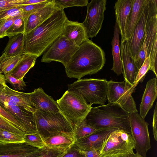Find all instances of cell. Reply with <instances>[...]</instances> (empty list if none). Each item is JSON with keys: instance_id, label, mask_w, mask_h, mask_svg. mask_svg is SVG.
Segmentation results:
<instances>
[{"instance_id": "1", "label": "cell", "mask_w": 157, "mask_h": 157, "mask_svg": "<svg viewBox=\"0 0 157 157\" xmlns=\"http://www.w3.org/2000/svg\"><path fill=\"white\" fill-rule=\"evenodd\" d=\"M68 19L64 10L58 9L43 23L24 34V53L40 56L62 35Z\"/></svg>"}, {"instance_id": "2", "label": "cell", "mask_w": 157, "mask_h": 157, "mask_svg": "<svg viewBox=\"0 0 157 157\" xmlns=\"http://www.w3.org/2000/svg\"><path fill=\"white\" fill-rule=\"evenodd\" d=\"M105 54L99 46L89 39L78 47L65 67L67 76L78 79L95 74L105 63Z\"/></svg>"}, {"instance_id": "3", "label": "cell", "mask_w": 157, "mask_h": 157, "mask_svg": "<svg viewBox=\"0 0 157 157\" xmlns=\"http://www.w3.org/2000/svg\"><path fill=\"white\" fill-rule=\"evenodd\" d=\"M85 121L97 129L115 128L131 134L129 113L116 103L92 107Z\"/></svg>"}, {"instance_id": "4", "label": "cell", "mask_w": 157, "mask_h": 157, "mask_svg": "<svg viewBox=\"0 0 157 157\" xmlns=\"http://www.w3.org/2000/svg\"><path fill=\"white\" fill-rule=\"evenodd\" d=\"M107 82L105 79H78L67 85V90L80 96L91 106L94 104L103 105L107 100Z\"/></svg>"}, {"instance_id": "5", "label": "cell", "mask_w": 157, "mask_h": 157, "mask_svg": "<svg viewBox=\"0 0 157 157\" xmlns=\"http://www.w3.org/2000/svg\"><path fill=\"white\" fill-rule=\"evenodd\" d=\"M33 115L37 132L44 139L59 132L75 133V124L61 112L53 113L36 110Z\"/></svg>"}, {"instance_id": "6", "label": "cell", "mask_w": 157, "mask_h": 157, "mask_svg": "<svg viewBox=\"0 0 157 157\" xmlns=\"http://www.w3.org/2000/svg\"><path fill=\"white\" fill-rule=\"evenodd\" d=\"M135 149L131 134L117 129L106 140L99 151V157H127L134 153Z\"/></svg>"}, {"instance_id": "7", "label": "cell", "mask_w": 157, "mask_h": 157, "mask_svg": "<svg viewBox=\"0 0 157 157\" xmlns=\"http://www.w3.org/2000/svg\"><path fill=\"white\" fill-rule=\"evenodd\" d=\"M136 87L124 80L122 82H107V100L108 102L116 103L128 113L138 112L132 94Z\"/></svg>"}, {"instance_id": "8", "label": "cell", "mask_w": 157, "mask_h": 157, "mask_svg": "<svg viewBox=\"0 0 157 157\" xmlns=\"http://www.w3.org/2000/svg\"><path fill=\"white\" fill-rule=\"evenodd\" d=\"M56 101L61 112L75 124L84 119L92 107L81 97L67 90Z\"/></svg>"}, {"instance_id": "9", "label": "cell", "mask_w": 157, "mask_h": 157, "mask_svg": "<svg viewBox=\"0 0 157 157\" xmlns=\"http://www.w3.org/2000/svg\"><path fill=\"white\" fill-rule=\"evenodd\" d=\"M78 47L61 35L45 51L41 61L46 63L58 62L65 67Z\"/></svg>"}, {"instance_id": "10", "label": "cell", "mask_w": 157, "mask_h": 157, "mask_svg": "<svg viewBox=\"0 0 157 157\" xmlns=\"http://www.w3.org/2000/svg\"><path fill=\"white\" fill-rule=\"evenodd\" d=\"M131 135L134 142L136 153L142 157H146L151 148L148 123L138 112L129 113Z\"/></svg>"}, {"instance_id": "11", "label": "cell", "mask_w": 157, "mask_h": 157, "mask_svg": "<svg viewBox=\"0 0 157 157\" xmlns=\"http://www.w3.org/2000/svg\"><path fill=\"white\" fill-rule=\"evenodd\" d=\"M106 2V0H92L86 6L87 13L82 23L88 38L96 37L101 28Z\"/></svg>"}, {"instance_id": "12", "label": "cell", "mask_w": 157, "mask_h": 157, "mask_svg": "<svg viewBox=\"0 0 157 157\" xmlns=\"http://www.w3.org/2000/svg\"><path fill=\"white\" fill-rule=\"evenodd\" d=\"M0 105L21 122L25 133L37 132L33 113L18 105L1 92Z\"/></svg>"}, {"instance_id": "13", "label": "cell", "mask_w": 157, "mask_h": 157, "mask_svg": "<svg viewBox=\"0 0 157 157\" xmlns=\"http://www.w3.org/2000/svg\"><path fill=\"white\" fill-rule=\"evenodd\" d=\"M148 13L147 0H145L143 10L131 37L126 40L128 54L134 59L136 60L144 37L145 25Z\"/></svg>"}, {"instance_id": "14", "label": "cell", "mask_w": 157, "mask_h": 157, "mask_svg": "<svg viewBox=\"0 0 157 157\" xmlns=\"http://www.w3.org/2000/svg\"><path fill=\"white\" fill-rule=\"evenodd\" d=\"M43 149L34 147L25 142L0 143V157H40Z\"/></svg>"}, {"instance_id": "15", "label": "cell", "mask_w": 157, "mask_h": 157, "mask_svg": "<svg viewBox=\"0 0 157 157\" xmlns=\"http://www.w3.org/2000/svg\"><path fill=\"white\" fill-rule=\"evenodd\" d=\"M117 129L115 128L99 129L77 141L75 144L82 151L91 150L99 151L110 134Z\"/></svg>"}, {"instance_id": "16", "label": "cell", "mask_w": 157, "mask_h": 157, "mask_svg": "<svg viewBox=\"0 0 157 157\" xmlns=\"http://www.w3.org/2000/svg\"><path fill=\"white\" fill-rule=\"evenodd\" d=\"M29 93L30 100L36 110L53 113L61 112L57 102L46 94L42 88L35 89Z\"/></svg>"}, {"instance_id": "17", "label": "cell", "mask_w": 157, "mask_h": 157, "mask_svg": "<svg viewBox=\"0 0 157 157\" xmlns=\"http://www.w3.org/2000/svg\"><path fill=\"white\" fill-rule=\"evenodd\" d=\"M133 0H118L115 3L114 9L116 22L121 36V41L126 40V32L129 17Z\"/></svg>"}, {"instance_id": "18", "label": "cell", "mask_w": 157, "mask_h": 157, "mask_svg": "<svg viewBox=\"0 0 157 157\" xmlns=\"http://www.w3.org/2000/svg\"><path fill=\"white\" fill-rule=\"evenodd\" d=\"M120 49L122 68L124 80L133 86L139 69L134 59L129 56L126 41H121Z\"/></svg>"}, {"instance_id": "19", "label": "cell", "mask_w": 157, "mask_h": 157, "mask_svg": "<svg viewBox=\"0 0 157 157\" xmlns=\"http://www.w3.org/2000/svg\"><path fill=\"white\" fill-rule=\"evenodd\" d=\"M54 0L44 7L31 14L26 21L24 34H26L39 25L50 17L58 9Z\"/></svg>"}, {"instance_id": "20", "label": "cell", "mask_w": 157, "mask_h": 157, "mask_svg": "<svg viewBox=\"0 0 157 157\" xmlns=\"http://www.w3.org/2000/svg\"><path fill=\"white\" fill-rule=\"evenodd\" d=\"M46 147L55 150L65 151L75 144L74 133L59 132L44 139Z\"/></svg>"}, {"instance_id": "21", "label": "cell", "mask_w": 157, "mask_h": 157, "mask_svg": "<svg viewBox=\"0 0 157 157\" xmlns=\"http://www.w3.org/2000/svg\"><path fill=\"white\" fill-rule=\"evenodd\" d=\"M62 35L78 46L89 39L82 23L68 19L65 23Z\"/></svg>"}, {"instance_id": "22", "label": "cell", "mask_w": 157, "mask_h": 157, "mask_svg": "<svg viewBox=\"0 0 157 157\" xmlns=\"http://www.w3.org/2000/svg\"><path fill=\"white\" fill-rule=\"evenodd\" d=\"M157 96V78L149 80L147 82L140 106V116L144 119L152 107Z\"/></svg>"}, {"instance_id": "23", "label": "cell", "mask_w": 157, "mask_h": 157, "mask_svg": "<svg viewBox=\"0 0 157 157\" xmlns=\"http://www.w3.org/2000/svg\"><path fill=\"white\" fill-rule=\"evenodd\" d=\"M1 92L26 110L33 113L36 110L30 100L29 93L13 90L7 85Z\"/></svg>"}, {"instance_id": "24", "label": "cell", "mask_w": 157, "mask_h": 157, "mask_svg": "<svg viewBox=\"0 0 157 157\" xmlns=\"http://www.w3.org/2000/svg\"><path fill=\"white\" fill-rule=\"evenodd\" d=\"M36 55L25 53L15 67L8 74L17 79H23L29 70L34 66L36 59Z\"/></svg>"}, {"instance_id": "25", "label": "cell", "mask_w": 157, "mask_h": 157, "mask_svg": "<svg viewBox=\"0 0 157 157\" xmlns=\"http://www.w3.org/2000/svg\"><path fill=\"white\" fill-rule=\"evenodd\" d=\"M119 29L116 22L114 26L113 36L111 42L112 54L113 59V65L111 70L119 75L122 73V68L121 56Z\"/></svg>"}, {"instance_id": "26", "label": "cell", "mask_w": 157, "mask_h": 157, "mask_svg": "<svg viewBox=\"0 0 157 157\" xmlns=\"http://www.w3.org/2000/svg\"><path fill=\"white\" fill-rule=\"evenodd\" d=\"M145 0H133L126 32V40L132 36L141 15Z\"/></svg>"}, {"instance_id": "27", "label": "cell", "mask_w": 157, "mask_h": 157, "mask_svg": "<svg viewBox=\"0 0 157 157\" xmlns=\"http://www.w3.org/2000/svg\"><path fill=\"white\" fill-rule=\"evenodd\" d=\"M24 36L21 33L10 37L2 54L9 56L24 54Z\"/></svg>"}, {"instance_id": "28", "label": "cell", "mask_w": 157, "mask_h": 157, "mask_svg": "<svg viewBox=\"0 0 157 157\" xmlns=\"http://www.w3.org/2000/svg\"><path fill=\"white\" fill-rule=\"evenodd\" d=\"M23 55L9 56L2 54L0 57V73L4 75L11 71L21 59Z\"/></svg>"}, {"instance_id": "29", "label": "cell", "mask_w": 157, "mask_h": 157, "mask_svg": "<svg viewBox=\"0 0 157 157\" xmlns=\"http://www.w3.org/2000/svg\"><path fill=\"white\" fill-rule=\"evenodd\" d=\"M28 17L22 13L14 21L13 24L6 33V36L9 38L21 33H24Z\"/></svg>"}, {"instance_id": "30", "label": "cell", "mask_w": 157, "mask_h": 157, "mask_svg": "<svg viewBox=\"0 0 157 157\" xmlns=\"http://www.w3.org/2000/svg\"><path fill=\"white\" fill-rule=\"evenodd\" d=\"M75 124L74 133L75 142L97 131V129L87 124L85 119Z\"/></svg>"}, {"instance_id": "31", "label": "cell", "mask_w": 157, "mask_h": 157, "mask_svg": "<svg viewBox=\"0 0 157 157\" xmlns=\"http://www.w3.org/2000/svg\"><path fill=\"white\" fill-rule=\"evenodd\" d=\"M24 140L25 143L34 147L40 149L46 147L44 139L37 132L25 133Z\"/></svg>"}, {"instance_id": "32", "label": "cell", "mask_w": 157, "mask_h": 157, "mask_svg": "<svg viewBox=\"0 0 157 157\" xmlns=\"http://www.w3.org/2000/svg\"><path fill=\"white\" fill-rule=\"evenodd\" d=\"M25 142L24 135L0 129V143Z\"/></svg>"}, {"instance_id": "33", "label": "cell", "mask_w": 157, "mask_h": 157, "mask_svg": "<svg viewBox=\"0 0 157 157\" xmlns=\"http://www.w3.org/2000/svg\"><path fill=\"white\" fill-rule=\"evenodd\" d=\"M88 0H54V2L57 7L64 10V8L74 6H86Z\"/></svg>"}, {"instance_id": "34", "label": "cell", "mask_w": 157, "mask_h": 157, "mask_svg": "<svg viewBox=\"0 0 157 157\" xmlns=\"http://www.w3.org/2000/svg\"><path fill=\"white\" fill-rule=\"evenodd\" d=\"M150 68V62L149 58H146L141 67L139 69L133 86L136 87L139 82H142L144 80L146 74Z\"/></svg>"}, {"instance_id": "35", "label": "cell", "mask_w": 157, "mask_h": 157, "mask_svg": "<svg viewBox=\"0 0 157 157\" xmlns=\"http://www.w3.org/2000/svg\"><path fill=\"white\" fill-rule=\"evenodd\" d=\"M0 115L21 131L25 132L21 122L0 105Z\"/></svg>"}, {"instance_id": "36", "label": "cell", "mask_w": 157, "mask_h": 157, "mask_svg": "<svg viewBox=\"0 0 157 157\" xmlns=\"http://www.w3.org/2000/svg\"><path fill=\"white\" fill-rule=\"evenodd\" d=\"M52 0H47L45 2L36 4L21 6L23 13L28 17L40 8L44 7L50 3Z\"/></svg>"}, {"instance_id": "37", "label": "cell", "mask_w": 157, "mask_h": 157, "mask_svg": "<svg viewBox=\"0 0 157 157\" xmlns=\"http://www.w3.org/2000/svg\"><path fill=\"white\" fill-rule=\"evenodd\" d=\"M4 75L6 82L9 83L14 89L24 90L26 84L23 78L17 79L8 74Z\"/></svg>"}, {"instance_id": "38", "label": "cell", "mask_w": 157, "mask_h": 157, "mask_svg": "<svg viewBox=\"0 0 157 157\" xmlns=\"http://www.w3.org/2000/svg\"><path fill=\"white\" fill-rule=\"evenodd\" d=\"M0 129L24 135L25 133L16 127L0 115Z\"/></svg>"}, {"instance_id": "39", "label": "cell", "mask_w": 157, "mask_h": 157, "mask_svg": "<svg viewBox=\"0 0 157 157\" xmlns=\"http://www.w3.org/2000/svg\"><path fill=\"white\" fill-rule=\"evenodd\" d=\"M21 0H0V11L21 6Z\"/></svg>"}, {"instance_id": "40", "label": "cell", "mask_w": 157, "mask_h": 157, "mask_svg": "<svg viewBox=\"0 0 157 157\" xmlns=\"http://www.w3.org/2000/svg\"><path fill=\"white\" fill-rule=\"evenodd\" d=\"M68 149L60 151L46 147L43 149L42 153L40 157H61Z\"/></svg>"}, {"instance_id": "41", "label": "cell", "mask_w": 157, "mask_h": 157, "mask_svg": "<svg viewBox=\"0 0 157 157\" xmlns=\"http://www.w3.org/2000/svg\"><path fill=\"white\" fill-rule=\"evenodd\" d=\"M61 157H86L83 152L75 144L69 148Z\"/></svg>"}, {"instance_id": "42", "label": "cell", "mask_w": 157, "mask_h": 157, "mask_svg": "<svg viewBox=\"0 0 157 157\" xmlns=\"http://www.w3.org/2000/svg\"><path fill=\"white\" fill-rule=\"evenodd\" d=\"M19 15L9 18L5 20L0 28V39L6 36V31L12 25L14 21Z\"/></svg>"}, {"instance_id": "43", "label": "cell", "mask_w": 157, "mask_h": 157, "mask_svg": "<svg viewBox=\"0 0 157 157\" xmlns=\"http://www.w3.org/2000/svg\"><path fill=\"white\" fill-rule=\"evenodd\" d=\"M157 103L156 102L155 107L154 109L153 121L152 128L153 135L155 141H157Z\"/></svg>"}, {"instance_id": "44", "label": "cell", "mask_w": 157, "mask_h": 157, "mask_svg": "<svg viewBox=\"0 0 157 157\" xmlns=\"http://www.w3.org/2000/svg\"><path fill=\"white\" fill-rule=\"evenodd\" d=\"M47 0H21V6L38 4L45 2Z\"/></svg>"}, {"instance_id": "45", "label": "cell", "mask_w": 157, "mask_h": 157, "mask_svg": "<svg viewBox=\"0 0 157 157\" xmlns=\"http://www.w3.org/2000/svg\"><path fill=\"white\" fill-rule=\"evenodd\" d=\"M82 151L86 157H99V151L91 150Z\"/></svg>"}, {"instance_id": "46", "label": "cell", "mask_w": 157, "mask_h": 157, "mask_svg": "<svg viewBox=\"0 0 157 157\" xmlns=\"http://www.w3.org/2000/svg\"><path fill=\"white\" fill-rule=\"evenodd\" d=\"M6 85L4 75L0 73V92L4 90Z\"/></svg>"}, {"instance_id": "47", "label": "cell", "mask_w": 157, "mask_h": 157, "mask_svg": "<svg viewBox=\"0 0 157 157\" xmlns=\"http://www.w3.org/2000/svg\"><path fill=\"white\" fill-rule=\"evenodd\" d=\"M127 157H142L141 156L139 155L137 153H134V154L128 156Z\"/></svg>"}, {"instance_id": "48", "label": "cell", "mask_w": 157, "mask_h": 157, "mask_svg": "<svg viewBox=\"0 0 157 157\" xmlns=\"http://www.w3.org/2000/svg\"><path fill=\"white\" fill-rule=\"evenodd\" d=\"M6 19L0 20V28L4 23Z\"/></svg>"}]
</instances>
